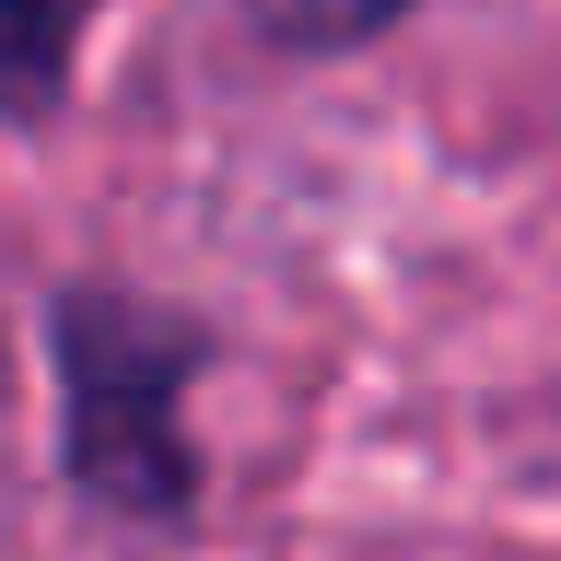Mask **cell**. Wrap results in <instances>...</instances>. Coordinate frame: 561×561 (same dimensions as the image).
Returning <instances> with one entry per match:
<instances>
[{
    "instance_id": "6da1fadb",
    "label": "cell",
    "mask_w": 561,
    "mask_h": 561,
    "mask_svg": "<svg viewBox=\"0 0 561 561\" xmlns=\"http://www.w3.org/2000/svg\"><path fill=\"white\" fill-rule=\"evenodd\" d=\"M47 340H59V456H70V480L94 503H117V515H187V491H199V456H187L199 328L82 280V293L47 305Z\"/></svg>"
},
{
    "instance_id": "7a4b0ae2",
    "label": "cell",
    "mask_w": 561,
    "mask_h": 561,
    "mask_svg": "<svg viewBox=\"0 0 561 561\" xmlns=\"http://www.w3.org/2000/svg\"><path fill=\"white\" fill-rule=\"evenodd\" d=\"M70 47H82V0H0V105L35 117L70 82Z\"/></svg>"
},
{
    "instance_id": "3957f363",
    "label": "cell",
    "mask_w": 561,
    "mask_h": 561,
    "mask_svg": "<svg viewBox=\"0 0 561 561\" xmlns=\"http://www.w3.org/2000/svg\"><path fill=\"white\" fill-rule=\"evenodd\" d=\"M398 0H257V24L293 35V47H340V35H375Z\"/></svg>"
}]
</instances>
